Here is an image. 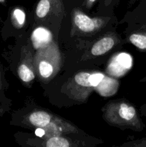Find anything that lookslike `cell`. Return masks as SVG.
I'll return each instance as SVG.
<instances>
[{
    "label": "cell",
    "instance_id": "20",
    "mask_svg": "<svg viewBox=\"0 0 146 147\" xmlns=\"http://www.w3.org/2000/svg\"><path fill=\"white\" fill-rule=\"evenodd\" d=\"M140 82H143V83H146V76L145 77L143 78H142L141 80H140Z\"/></svg>",
    "mask_w": 146,
    "mask_h": 147
},
{
    "label": "cell",
    "instance_id": "18",
    "mask_svg": "<svg viewBox=\"0 0 146 147\" xmlns=\"http://www.w3.org/2000/svg\"><path fill=\"white\" fill-rule=\"evenodd\" d=\"M97 0H86L85 5L87 8H90Z\"/></svg>",
    "mask_w": 146,
    "mask_h": 147
},
{
    "label": "cell",
    "instance_id": "1",
    "mask_svg": "<svg viewBox=\"0 0 146 147\" xmlns=\"http://www.w3.org/2000/svg\"><path fill=\"white\" fill-rule=\"evenodd\" d=\"M103 118L110 125L122 129L143 131L145 128L137 109L125 100H113L106 104Z\"/></svg>",
    "mask_w": 146,
    "mask_h": 147
},
{
    "label": "cell",
    "instance_id": "22",
    "mask_svg": "<svg viewBox=\"0 0 146 147\" xmlns=\"http://www.w3.org/2000/svg\"><path fill=\"white\" fill-rule=\"evenodd\" d=\"M4 1V0H0V1Z\"/></svg>",
    "mask_w": 146,
    "mask_h": 147
},
{
    "label": "cell",
    "instance_id": "21",
    "mask_svg": "<svg viewBox=\"0 0 146 147\" xmlns=\"http://www.w3.org/2000/svg\"><path fill=\"white\" fill-rule=\"evenodd\" d=\"M1 86H2V84H1V73H0V90H1Z\"/></svg>",
    "mask_w": 146,
    "mask_h": 147
},
{
    "label": "cell",
    "instance_id": "4",
    "mask_svg": "<svg viewBox=\"0 0 146 147\" xmlns=\"http://www.w3.org/2000/svg\"><path fill=\"white\" fill-rule=\"evenodd\" d=\"M77 132L78 130L74 125L59 116H55L54 119L47 126L43 128H37L35 133L39 137L46 139L52 136H64Z\"/></svg>",
    "mask_w": 146,
    "mask_h": 147
},
{
    "label": "cell",
    "instance_id": "11",
    "mask_svg": "<svg viewBox=\"0 0 146 147\" xmlns=\"http://www.w3.org/2000/svg\"><path fill=\"white\" fill-rule=\"evenodd\" d=\"M117 42V38L113 35H106L97 40L92 46L90 53L93 56H101L110 51Z\"/></svg>",
    "mask_w": 146,
    "mask_h": 147
},
{
    "label": "cell",
    "instance_id": "14",
    "mask_svg": "<svg viewBox=\"0 0 146 147\" xmlns=\"http://www.w3.org/2000/svg\"><path fill=\"white\" fill-rule=\"evenodd\" d=\"M41 146L45 147H70L77 146L78 144H74L72 141L62 136H55L43 139Z\"/></svg>",
    "mask_w": 146,
    "mask_h": 147
},
{
    "label": "cell",
    "instance_id": "19",
    "mask_svg": "<svg viewBox=\"0 0 146 147\" xmlns=\"http://www.w3.org/2000/svg\"><path fill=\"white\" fill-rule=\"evenodd\" d=\"M140 110H141L142 114L146 117V103H145V104L142 106L141 109H140Z\"/></svg>",
    "mask_w": 146,
    "mask_h": 147
},
{
    "label": "cell",
    "instance_id": "12",
    "mask_svg": "<svg viewBox=\"0 0 146 147\" xmlns=\"http://www.w3.org/2000/svg\"><path fill=\"white\" fill-rule=\"evenodd\" d=\"M119 88V82L113 77L106 76L103 78L100 83L96 86L94 90L97 92L100 96L104 97H110L113 96Z\"/></svg>",
    "mask_w": 146,
    "mask_h": 147
},
{
    "label": "cell",
    "instance_id": "8",
    "mask_svg": "<svg viewBox=\"0 0 146 147\" xmlns=\"http://www.w3.org/2000/svg\"><path fill=\"white\" fill-rule=\"evenodd\" d=\"M54 117V115L46 111H34L24 118V123L30 127L43 128L49 124Z\"/></svg>",
    "mask_w": 146,
    "mask_h": 147
},
{
    "label": "cell",
    "instance_id": "16",
    "mask_svg": "<svg viewBox=\"0 0 146 147\" xmlns=\"http://www.w3.org/2000/svg\"><path fill=\"white\" fill-rule=\"evenodd\" d=\"M122 146L127 147H146V135L143 138L137 140L129 142L127 143L124 144Z\"/></svg>",
    "mask_w": 146,
    "mask_h": 147
},
{
    "label": "cell",
    "instance_id": "2",
    "mask_svg": "<svg viewBox=\"0 0 146 147\" xmlns=\"http://www.w3.org/2000/svg\"><path fill=\"white\" fill-rule=\"evenodd\" d=\"M35 74L42 82H48L54 78L62 67V55L58 45L54 41L36 50L34 55Z\"/></svg>",
    "mask_w": 146,
    "mask_h": 147
},
{
    "label": "cell",
    "instance_id": "7",
    "mask_svg": "<svg viewBox=\"0 0 146 147\" xmlns=\"http://www.w3.org/2000/svg\"><path fill=\"white\" fill-rule=\"evenodd\" d=\"M132 64L133 60L130 55L125 53H117L109 61L106 67V73L110 77L119 78L130 70Z\"/></svg>",
    "mask_w": 146,
    "mask_h": 147
},
{
    "label": "cell",
    "instance_id": "5",
    "mask_svg": "<svg viewBox=\"0 0 146 147\" xmlns=\"http://www.w3.org/2000/svg\"><path fill=\"white\" fill-rule=\"evenodd\" d=\"M17 73L20 80L25 85L31 84L35 78L34 55L29 45H24L21 47Z\"/></svg>",
    "mask_w": 146,
    "mask_h": 147
},
{
    "label": "cell",
    "instance_id": "9",
    "mask_svg": "<svg viewBox=\"0 0 146 147\" xmlns=\"http://www.w3.org/2000/svg\"><path fill=\"white\" fill-rule=\"evenodd\" d=\"M63 0H40L36 7V17L40 20L47 17L52 12H62Z\"/></svg>",
    "mask_w": 146,
    "mask_h": 147
},
{
    "label": "cell",
    "instance_id": "3",
    "mask_svg": "<svg viewBox=\"0 0 146 147\" xmlns=\"http://www.w3.org/2000/svg\"><path fill=\"white\" fill-rule=\"evenodd\" d=\"M104 77L101 73L79 72L64 86L62 92L75 101L85 102Z\"/></svg>",
    "mask_w": 146,
    "mask_h": 147
},
{
    "label": "cell",
    "instance_id": "15",
    "mask_svg": "<svg viewBox=\"0 0 146 147\" xmlns=\"http://www.w3.org/2000/svg\"><path fill=\"white\" fill-rule=\"evenodd\" d=\"M26 14L22 9L15 8L11 14V22L16 28H21L25 22Z\"/></svg>",
    "mask_w": 146,
    "mask_h": 147
},
{
    "label": "cell",
    "instance_id": "17",
    "mask_svg": "<svg viewBox=\"0 0 146 147\" xmlns=\"http://www.w3.org/2000/svg\"><path fill=\"white\" fill-rule=\"evenodd\" d=\"M119 0H103V4H104L105 7H109V6L112 5L114 3L117 2Z\"/></svg>",
    "mask_w": 146,
    "mask_h": 147
},
{
    "label": "cell",
    "instance_id": "13",
    "mask_svg": "<svg viewBox=\"0 0 146 147\" xmlns=\"http://www.w3.org/2000/svg\"><path fill=\"white\" fill-rule=\"evenodd\" d=\"M129 42L140 51L146 52V24L133 32L128 37Z\"/></svg>",
    "mask_w": 146,
    "mask_h": 147
},
{
    "label": "cell",
    "instance_id": "10",
    "mask_svg": "<svg viewBox=\"0 0 146 147\" xmlns=\"http://www.w3.org/2000/svg\"><path fill=\"white\" fill-rule=\"evenodd\" d=\"M31 41L34 50H37L47 47L52 42V34L45 27H38L33 30L31 35Z\"/></svg>",
    "mask_w": 146,
    "mask_h": 147
},
{
    "label": "cell",
    "instance_id": "6",
    "mask_svg": "<svg viewBox=\"0 0 146 147\" xmlns=\"http://www.w3.org/2000/svg\"><path fill=\"white\" fill-rule=\"evenodd\" d=\"M107 18H91L79 9L74 11L72 22L77 30L81 32L93 33L103 27L107 22Z\"/></svg>",
    "mask_w": 146,
    "mask_h": 147
}]
</instances>
